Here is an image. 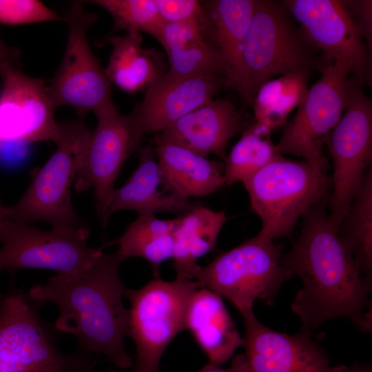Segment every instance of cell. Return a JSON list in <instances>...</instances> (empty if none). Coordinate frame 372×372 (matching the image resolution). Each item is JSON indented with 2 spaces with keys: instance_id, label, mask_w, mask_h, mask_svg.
Masks as SVG:
<instances>
[{
  "instance_id": "cell-15",
  "label": "cell",
  "mask_w": 372,
  "mask_h": 372,
  "mask_svg": "<svg viewBox=\"0 0 372 372\" xmlns=\"http://www.w3.org/2000/svg\"><path fill=\"white\" fill-rule=\"evenodd\" d=\"M0 151L8 146L61 138L48 87L43 79L25 74L19 65L0 70Z\"/></svg>"
},
{
  "instance_id": "cell-23",
  "label": "cell",
  "mask_w": 372,
  "mask_h": 372,
  "mask_svg": "<svg viewBox=\"0 0 372 372\" xmlns=\"http://www.w3.org/2000/svg\"><path fill=\"white\" fill-rule=\"evenodd\" d=\"M206 25V17L205 21L165 24L157 40L167 54L169 74L225 77L220 59L207 38Z\"/></svg>"
},
{
  "instance_id": "cell-11",
  "label": "cell",
  "mask_w": 372,
  "mask_h": 372,
  "mask_svg": "<svg viewBox=\"0 0 372 372\" xmlns=\"http://www.w3.org/2000/svg\"><path fill=\"white\" fill-rule=\"evenodd\" d=\"M89 234L88 227L43 231L0 219V272L43 269L70 273L87 269L104 254L103 247L87 245Z\"/></svg>"
},
{
  "instance_id": "cell-1",
  "label": "cell",
  "mask_w": 372,
  "mask_h": 372,
  "mask_svg": "<svg viewBox=\"0 0 372 372\" xmlns=\"http://www.w3.org/2000/svg\"><path fill=\"white\" fill-rule=\"evenodd\" d=\"M302 217L297 240L280 258L302 284L291 304L302 322L301 331L311 335L324 322L342 317L360 331L371 333L372 279L362 275L320 203Z\"/></svg>"
},
{
  "instance_id": "cell-19",
  "label": "cell",
  "mask_w": 372,
  "mask_h": 372,
  "mask_svg": "<svg viewBox=\"0 0 372 372\" xmlns=\"http://www.w3.org/2000/svg\"><path fill=\"white\" fill-rule=\"evenodd\" d=\"M241 124V116L230 101L213 99L177 120L158 136L207 157L222 154Z\"/></svg>"
},
{
  "instance_id": "cell-29",
  "label": "cell",
  "mask_w": 372,
  "mask_h": 372,
  "mask_svg": "<svg viewBox=\"0 0 372 372\" xmlns=\"http://www.w3.org/2000/svg\"><path fill=\"white\" fill-rule=\"evenodd\" d=\"M279 155L269 134L254 123L243 133L225 158L223 166L225 184L231 185L242 182Z\"/></svg>"
},
{
  "instance_id": "cell-36",
  "label": "cell",
  "mask_w": 372,
  "mask_h": 372,
  "mask_svg": "<svg viewBox=\"0 0 372 372\" xmlns=\"http://www.w3.org/2000/svg\"><path fill=\"white\" fill-rule=\"evenodd\" d=\"M342 372H372V369L367 364L354 363L350 366L343 365Z\"/></svg>"
},
{
  "instance_id": "cell-26",
  "label": "cell",
  "mask_w": 372,
  "mask_h": 372,
  "mask_svg": "<svg viewBox=\"0 0 372 372\" xmlns=\"http://www.w3.org/2000/svg\"><path fill=\"white\" fill-rule=\"evenodd\" d=\"M177 223L178 218L162 220L154 214H138L120 237L104 247L118 245L116 251L123 261L134 257L145 259L151 265L154 276H157L160 265L172 258Z\"/></svg>"
},
{
  "instance_id": "cell-17",
  "label": "cell",
  "mask_w": 372,
  "mask_h": 372,
  "mask_svg": "<svg viewBox=\"0 0 372 372\" xmlns=\"http://www.w3.org/2000/svg\"><path fill=\"white\" fill-rule=\"evenodd\" d=\"M227 85L222 76H178L167 72L146 89L131 114L144 136L163 132L177 120L214 99Z\"/></svg>"
},
{
  "instance_id": "cell-18",
  "label": "cell",
  "mask_w": 372,
  "mask_h": 372,
  "mask_svg": "<svg viewBox=\"0 0 372 372\" xmlns=\"http://www.w3.org/2000/svg\"><path fill=\"white\" fill-rule=\"evenodd\" d=\"M207 38L221 62L227 85L240 94L244 80L242 48L256 0L201 3Z\"/></svg>"
},
{
  "instance_id": "cell-8",
  "label": "cell",
  "mask_w": 372,
  "mask_h": 372,
  "mask_svg": "<svg viewBox=\"0 0 372 372\" xmlns=\"http://www.w3.org/2000/svg\"><path fill=\"white\" fill-rule=\"evenodd\" d=\"M200 288L194 280L165 281L155 276L138 289L125 288L130 302L127 331L136 347L133 372H160V360L174 338L185 330L189 300Z\"/></svg>"
},
{
  "instance_id": "cell-24",
  "label": "cell",
  "mask_w": 372,
  "mask_h": 372,
  "mask_svg": "<svg viewBox=\"0 0 372 372\" xmlns=\"http://www.w3.org/2000/svg\"><path fill=\"white\" fill-rule=\"evenodd\" d=\"M227 218L224 211L203 206H195L178 217L172 258L176 280H195L201 267L197 260L215 249Z\"/></svg>"
},
{
  "instance_id": "cell-20",
  "label": "cell",
  "mask_w": 372,
  "mask_h": 372,
  "mask_svg": "<svg viewBox=\"0 0 372 372\" xmlns=\"http://www.w3.org/2000/svg\"><path fill=\"white\" fill-rule=\"evenodd\" d=\"M138 158V164L130 178L112 192L107 211L108 220L112 214L122 210L138 214L167 212L180 216L195 207L189 199L160 189L164 184L154 147L142 148Z\"/></svg>"
},
{
  "instance_id": "cell-32",
  "label": "cell",
  "mask_w": 372,
  "mask_h": 372,
  "mask_svg": "<svg viewBox=\"0 0 372 372\" xmlns=\"http://www.w3.org/2000/svg\"><path fill=\"white\" fill-rule=\"evenodd\" d=\"M160 17L165 23L205 21L202 3L196 0H154Z\"/></svg>"
},
{
  "instance_id": "cell-34",
  "label": "cell",
  "mask_w": 372,
  "mask_h": 372,
  "mask_svg": "<svg viewBox=\"0 0 372 372\" xmlns=\"http://www.w3.org/2000/svg\"><path fill=\"white\" fill-rule=\"evenodd\" d=\"M198 372H248V370L244 354H238L232 359L231 366L227 369L208 363Z\"/></svg>"
},
{
  "instance_id": "cell-21",
  "label": "cell",
  "mask_w": 372,
  "mask_h": 372,
  "mask_svg": "<svg viewBox=\"0 0 372 372\" xmlns=\"http://www.w3.org/2000/svg\"><path fill=\"white\" fill-rule=\"evenodd\" d=\"M188 330L207 355L209 363L220 366L242 346V338L222 297L198 288L192 295L186 310L185 330Z\"/></svg>"
},
{
  "instance_id": "cell-4",
  "label": "cell",
  "mask_w": 372,
  "mask_h": 372,
  "mask_svg": "<svg viewBox=\"0 0 372 372\" xmlns=\"http://www.w3.org/2000/svg\"><path fill=\"white\" fill-rule=\"evenodd\" d=\"M242 183L261 219L260 231L273 240L291 236L299 218L327 196L332 178L305 161L280 154Z\"/></svg>"
},
{
  "instance_id": "cell-9",
  "label": "cell",
  "mask_w": 372,
  "mask_h": 372,
  "mask_svg": "<svg viewBox=\"0 0 372 372\" xmlns=\"http://www.w3.org/2000/svg\"><path fill=\"white\" fill-rule=\"evenodd\" d=\"M364 85L349 79L346 107L325 141L333 164L329 216L338 232L371 161L372 103Z\"/></svg>"
},
{
  "instance_id": "cell-16",
  "label": "cell",
  "mask_w": 372,
  "mask_h": 372,
  "mask_svg": "<svg viewBox=\"0 0 372 372\" xmlns=\"http://www.w3.org/2000/svg\"><path fill=\"white\" fill-rule=\"evenodd\" d=\"M242 316L248 372H342L343 365L332 366L311 335L300 331L291 335L271 329L262 324L254 311Z\"/></svg>"
},
{
  "instance_id": "cell-25",
  "label": "cell",
  "mask_w": 372,
  "mask_h": 372,
  "mask_svg": "<svg viewBox=\"0 0 372 372\" xmlns=\"http://www.w3.org/2000/svg\"><path fill=\"white\" fill-rule=\"evenodd\" d=\"M109 41L112 51L105 71L111 83L122 90L147 89L167 72L161 54L143 48L141 34L113 36Z\"/></svg>"
},
{
  "instance_id": "cell-30",
  "label": "cell",
  "mask_w": 372,
  "mask_h": 372,
  "mask_svg": "<svg viewBox=\"0 0 372 372\" xmlns=\"http://www.w3.org/2000/svg\"><path fill=\"white\" fill-rule=\"evenodd\" d=\"M112 16L113 32H143L158 39L165 23L157 10L154 0H94Z\"/></svg>"
},
{
  "instance_id": "cell-37",
  "label": "cell",
  "mask_w": 372,
  "mask_h": 372,
  "mask_svg": "<svg viewBox=\"0 0 372 372\" xmlns=\"http://www.w3.org/2000/svg\"><path fill=\"white\" fill-rule=\"evenodd\" d=\"M7 207L3 206L0 203V219H3L6 216Z\"/></svg>"
},
{
  "instance_id": "cell-35",
  "label": "cell",
  "mask_w": 372,
  "mask_h": 372,
  "mask_svg": "<svg viewBox=\"0 0 372 372\" xmlns=\"http://www.w3.org/2000/svg\"><path fill=\"white\" fill-rule=\"evenodd\" d=\"M19 50L7 45L0 37V70L5 65H19Z\"/></svg>"
},
{
  "instance_id": "cell-7",
  "label": "cell",
  "mask_w": 372,
  "mask_h": 372,
  "mask_svg": "<svg viewBox=\"0 0 372 372\" xmlns=\"http://www.w3.org/2000/svg\"><path fill=\"white\" fill-rule=\"evenodd\" d=\"M59 125L57 148L19 200L7 207L3 219L28 225L47 222L55 229L87 227L74 209L71 189L91 132L81 121Z\"/></svg>"
},
{
  "instance_id": "cell-2",
  "label": "cell",
  "mask_w": 372,
  "mask_h": 372,
  "mask_svg": "<svg viewBox=\"0 0 372 372\" xmlns=\"http://www.w3.org/2000/svg\"><path fill=\"white\" fill-rule=\"evenodd\" d=\"M123 261L116 251L103 254L87 269L56 273L45 285H34L28 295L39 304L58 307L56 329L74 335L81 349L103 355L118 369L127 370L134 366V360L124 344L130 309L123 303Z\"/></svg>"
},
{
  "instance_id": "cell-6",
  "label": "cell",
  "mask_w": 372,
  "mask_h": 372,
  "mask_svg": "<svg viewBox=\"0 0 372 372\" xmlns=\"http://www.w3.org/2000/svg\"><path fill=\"white\" fill-rule=\"evenodd\" d=\"M28 294L10 293L0 303V372H92L94 354L57 347Z\"/></svg>"
},
{
  "instance_id": "cell-13",
  "label": "cell",
  "mask_w": 372,
  "mask_h": 372,
  "mask_svg": "<svg viewBox=\"0 0 372 372\" xmlns=\"http://www.w3.org/2000/svg\"><path fill=\"white\" fill-rule=\"evenodd\" d=\"M97 124L83 154L74 180L76 191L94 190L98 216L107 225V211L116 179L143 136L131 115L121 114L114 104L94 113Z\"/></svg>"
},
{
  "instance_id": "cell-3",
  "label": "cell",
  "mask_w": 372,
  "mask_h": 372,
  "mask_svg": "<svg viewBox=\"0 0 372 372\" xmlns=\"http://www.w3.org/2000/svg\"><path fill=\"white\" fill-rule=\"evenodd\" d=\"M282 3L256 0L242 48L240 93L252 105L259 88L276 75L320 72L326 63Z\"/></svg>"
},
{
  "instance_id": "cell-14",
  "label": "cell",
  "mask_w": 372,
  "mask_h": 372,
  "mask_svg": "<svg viewBox=\"0 0 372 372\" xmlns=\"http://www.w3.org/2000/svg\"><path fill=\"white\" fill-rule=\"evenodd\" d=\"M302 27L306 35L322 52L326 63L345 67L364 84L371 78L369 48L345 1L285 0L280 1Z\"/></svg>"
},
{
  "instance_id": "cell-5",
  "label": "cell",
  "mask_w": 372,
  "mask_h": 372,
  "mask_svg": "<svg viewBox=\"0 0 372 372\" xmlns=\"http://www.w3.org/2000/svg\"><path fill=\"white\" fill-rule=\"evenodd\" d=\"M280 247L260 231L225 251L200 269L195 279L230 301L241 315L254 311L256 300L271 304L292 273L280 262Z\"/></svg>"
},
{
  "instance_id": "cell-22",
  "label": "cell",
  "mask_w": 372,
  "mask_h": 372,
  "mask_svg": "<svg viewBox=\"0 0 372 372\" xmlns=\"http://www.w3.org/2000/svg\"><path fill=\"white\" fill-rule=\"evenodd\" d=\"M154 149L165 189L180 198L204 197L225 185L216 161L159 136Z\"/></svg>"
},
{
  "instance_id": "cell-31",
  "label": "cell",
  "mask_w": 372,
  "mask_h": 372,
  "mask_svg": "<svg viewBox=\"0 0 372 372\" xmlns=\"http://www.w3.org/2000/svg\"><path fill=\"white\" fill-rule=\"evenodd\" d=\"M61 19L56 12L38 0H0V23L21 25Z\"/></svg>"
},
{
  "instance_id": "cell-33",
  "label": "cell",
  "mask_w": 372,
  "mask_h": 372,
  "mask_svg": "<svg viewBox=\"0 0 372 372\" xmlns=\"http://www.w3.org/2000/svg\"><path fill=\"white\" fill-rule=\"evenodd\" d=\"M371 1H345L347 8L353 12L358 22L357 25L365 40L368 48L371 45Z\"/></svg>"
},
{
  "instance_id": "cell-27",
  "label": "cell",
  "mask_w": 372,
  "mask_h": 372,
  "mask_svg": "<svg viewBox=\"0 0 372 372\" xmlns=\"http://www.w3.org/2000/svg\"><path fill=\"white\" fill-rule=\"evenodd\" d=\"M308 74L293 73L269 80L257 92L253 102L255 124L270 134L285 123L289 114L304 99Z\"/></svg>"
},
{
  "instance_id": "cell-12",
  "label": "cell",
  "mask_w": 372,
  "mask_h": 372,
  "mask_svg": "<svg viewBox=\"0 0 372 372\" xmlns=\"http://www.w3.org/2000/svg\"><path fill=\"white\" fill-rule=\"evenodd\" d=\"M96 18L83 8L82 1L73 2L65 12L66 48L61 65L48 85L55 109L70 105L81 113H95L113 104L112 83L87 40V30Z\"/></svg>"
},
{
  "instance_id": "cell-10",
  "label": "cell",
  "mask_w": 372,
  "mask_h": 372,
  "mask_svg": "<svg viewBox=\"0 0 372 372\" xmlns=\"http://www.w3.org/2000/svg\"><path fill=\"white\" fill-rule=\"evenodd\" d=\"M321 73L294 116L284 125L275 147L281 155L302 157L316 170L327 173L323 145L346 107L349 72L340 64L327 63Z\"/></svg>"
},
{
  "instance_id": "cell-28",
  "label": "cell",
  "mask_w": 372,
  "mask_h": 372,
  "mask_svg": "<svg viewBox=\"0 0 372 372\" xmlns=\"http://www.w3.org/2000/svg\"><path fill=\"white\" fill-rule=\"evenodd\" d=\"M338 234L351 250L359 270L372 277V172L369 168L354 196Z\"/></svg>"
},
{
  "instance_id": "cell-38",
  "label": "cell",
  "mask_w": 372,
  "mask_h": 372,
  "mask_svg": "<svg viewBox=\"0 0 372 372\" xmlns=\"http://www.w3.org/2000/svg\"><path fill=\"white\" fill-rule=\"evenodd\" d=\"M110 372H118V371H110ZM120 372H123V371H120Z\"/></svg>"
}]
</instances>
